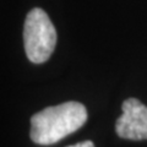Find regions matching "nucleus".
<instances>
[{
  "instance_id": "obj_1",
  "label": "nucleus",
  "mask_w": 147,
  "mask_h": 147,
  "mask_svg": "<svg viewBox=\"0 0 147 147\" xmlns=\"http://www.w3.org/2000/svg\"><path fill=\"white\" fill-rule=\"evenodd\" d=\"M87 110L79 102L48 107L31 118V139L37 145L49 146L63 140L84 125Z\"/></svg>"
},
{
  "instance_id": "obj_2",
  "label": "nucleus",
  "mask_w": 147,
  "mask_h": 147,
  "mask_svg": "<svg viewBox=\"0 0 147 147\" xmlns=\"http://www.w3.org/2000/svg\"><path fill=\"white\" fill-rule=\"evenodd\" d=\"M57 44V31L48 13L34 7L27 13L24 25V45L27 58L34 64L45 63Z\"/></svg>"
},
{
  "instance_id": "obj_3",
  "label": "nucleus",
  "mask_w": 147,
  "mask_h": 147,
  "mask_svg": "<svg viewBox=\"0 0 147 147\" xmlns=\"http://www.w3.org/2000/svg\"><path fill=\"white\" fill-rule=\"evenodd\" d=\"M123 114L115 123L119 137L126 140H147V107L136 98H127L121 104Z\"/></svg>"
},
{
  "instance_id": "obj_4",
  "label": "nucleus",
  "mask_w": 147,
  "mask_h": 147,
  "mask_svg": "<svg viewBox=\"0 0 147 147\" xmlns=\"http://www.w3.org/2000/svg\"><path fill=\"white\" fill-rule=\"evenodd\" d=\"M69 147H94V144L92 141L87 140V141H82V142H79V144L69 146Z\"/></svg>"
}]
</instances>
